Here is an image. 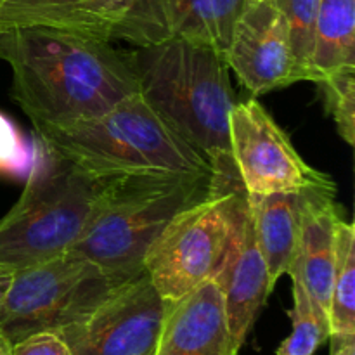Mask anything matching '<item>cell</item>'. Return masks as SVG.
Segmentation results:
<instances>
[{"instance_id": "cell-1", "label": "cell", "mask_w": 355, "mask_h": 355, "mask_svg": "<svg viewBox=\"0 0 355 355\" xmlns=\"http://www.w3.org/2000/svg\"><path fill=\"white\" fill-rule=\"evenodd\" d=\"M12 99L33 127L96 118L141 90L132 54L104 38L44 26L0 30Z\"/></svg>"}, {"instance_id": "cell-2", "label": "cell", "mask_w": 355, "mask_h": 355, "mask_svg": "<svg viewBox=\"0 0 355 355\" xmlns=\"http://www.w3.org/2000/svg\"><path fill=\"white\" fill-rule=\"evenodd\" d=\"M37 139L61 158L121 184L211 179L214 168L141 92L96 118L35 127Z\"/></svg>"}, {"instance_id": "cell-3", "label": "cell", "mask_w": 355, "mask_h": 355, "mask_svg": "<svg viewBox=\"0 0 355 355\" xmlns=\"http://www.w3.org/2000/svg\"><path fill=\"white\" fill-rule=\"evenodd\" d=\"M120 184L85 172L37 139L23 193L0 218V263L17 270L71 252Z\"/></svg>"}, {"instance_id": "cell-4", "label": "cell", "mask_w": 355, "mask_h": 355, "mask_svg": "<svg viewBox=\"0 0 355 355\" xmlns=\"http://www.w3.org/2000/svg\"><path fill=\"white\" fill-rule=\"evenodd\" d=\"M132 61L144 99L207 156L211 168H231L229 116L238 101L224 55L170 40L139 47Z\"/></svg>"}, {"instance_id": "cell-5", "label": "cell", "mask_w": 355, "mask_h": 355, "mask_svg": "<svg viewBox=\"0 0 355 355\" xmlns=\"http://www.w3.org/2000/svg\"><path fill=\"white\" fill-rule=\"evenodd\" d=\"M246 194L234 168L214 172L207 196L170 220L144 257V272L166 304L214 279Z\"/></svg>"}, {"instance_id": "cell-6", "label": "cell", "mask_w": 355, "mask_h": 355, "mask_svg": "<svg viewBox=\"0 0 355 355\" xmlns=\"http://www.w3.org/2000/svg\"><path fill=\"white\" fill-rule=\"evenodd\" d=\"M211 179L120 184L87 225L71 252L107 274L132 279L144 257L177 214L207 196Z\"/></svg>"}, {"instance_id": "cell-7", "label": "cell", "mask_w": 355, "mask_h": 355, "mask_svg": "<svg viewBox=\"0 0 355 355\" xmlns=\"http://www.w3.org/2000/svg\"><path fill=\"white\" fill-rule=\"evenodd\" d=\"M127 281L75 252L14 270L0 298V335L16 343L31 333L59 331Z\"/></svg>"}, {"instance_id": "cell-8", "label": "cell", "mask_w": 355, "mask_h": 355, "mask_svg": "<svg viewBox=\"0 0 355 355\" xmlns=\"http://www.w3.org/2000/svg\"><path fill=\"white\" fill-rule=\"evenodd\" d=\"M229 153L246 196L336 187L331 177L302 158L286 132L257 99L232 107Z\"/></svg>"}, {"instance_id": "cell-9", "label": "cell", "mask_w": 355, "mask_h": 355, "mask_svg": "<svg viewBox=\"0 0 355 355\" xmlns=\"http://www.w3.org/2000/svg\"><path fill=\"white\" fill-rule=\"evenodd\" d=\"M166 309L142 272L58 333L71 355H155Z\"/></svg>"}, {"instance_id": "cell-10", "label": "cell", "mask_w": 355, "mask_h": 355, "mask_svg": "<svg viewBox=\"0 0 355 355\" xmlns=\"http://www.w3.org/2000/svg\"><path fill=\"white\" fill-rule=\"evenodd\" d=\"M224 59L253 97L304 82L290 28L272 0L245 2Z\"/></svg>"}, {"instance_id": "cell-11", "label": "cell", "mask_w": 355, "mask_h": 355, "mask_svg": "<svg viewBox=\"0 0 355 355\" xmlns=\"http://www.w3.org/2000/svg\"><path fill=\"white\" fill-rule=\"evenodd\" d=\"M245 0H139L113 38L135 47L182 40L224 55Z\"/></svg>"}, {"instance_id": "cell-12", "label": "cell", "mask_w": 355, "mask_h": 355, "mask_svg": "<svg viewBox=\"0 0 355 355\" xmlns=\"http://www.w3.org/2000/svg\"><path fill=\"white\" fill-rule=\"evenodd\" d=\"M224 297L229 331L239 347L245 343L260 309L272 293L266 259L257 241L248 200L241 208L231 245L214 277Z\"/></svg>"}, {"instance_id": "cell-13", "label": "cell", "mask_w": 355, "mask_h": 355, "mask_svg": "<svg viewBox=\"0 0 355 355\" xmlns=\"http://www.w3.org/2000/svg\"><path fill=\"white\" fill-rule=\"evenodd\" d=\"M225 318L224 297L208 279L168 304L155 355H238Z\"/></svg>"}, {"instance_id": "cell-14", "label": "cell", "mask_w": 355, "mask_h": 355, "mask_svg": "<svg viewBox=\"0 0 355 355\" xmlns=\"http://www.w3.org/2000/svg\"><path fill=\"white\" fill-rule=\"evenodd\" d=\"M139 0H2L0 30L44 26L111 40Z\"/></svg>"}, {"instance_id": "cell-15", "label": "cell", "mask_w": 355, "mask_h": 355, "mask_svg": "<svg viewBox=\"0 0 355 355\" xmlns=\"http://www.w3.org/2000/svg\"><path fill=\"white\" fill-rule=\"evenodd\" d=\"M328 191H336V187L246 196L272 290L293 263L309 207L318 194Z\"/></svg>"}, {"instance_id": "cell-16", "label": "cell", "mask_w": 355, "mask_h": 355, "mask_svg": "<svg viewBox=\"0 0 355 355\" xmlns=\"http://www.w3.org/2000/svg\"><path fill=\"white\" fill-rule=\"evenodd\" d=\"M336 191L315 196L305 214L297 255L288 272H297L312 302L328 318L336 257V225L342 214Z\"/></svg>"}, {"instance_id": "cell-17", "label": "cell", "mask_w": 355, "mask_h": 355, "mask_svg": "<svg viewBox=\"0 0 355 355\" xmlns=\"http://www.w3.org/2000/svg\"><path fill=\"white\" fill-rule=\"evenodd\" d=\"M355 66V0H319L312 82Z\"/></svg>"}, {"instance_id": "cell-18", "label": "cell", "mask_w": 355, "mask_h": 355, "mask_svg": "<svg viewBox=\"0 0 355 355\" xmlns=\"http://www.w3.org/2000/svg\"><path fill=\"white\" fill-rule=\"evenodd\" d=\"M329 336L355 335V229L340 218L328 309Z\"/></svg>"}, {"instance_id": "cell-19", "label": "cell", "mask_w": 355, "mask_h": 355, "mask_svg": "<svg viewBox=\"0 0 355 355\" xmlns=\"http://www.w3.org/2000/svg\"><path fill=\"white\" fill-rule=\"evenodd\" d=\"M293 281V309L290 311L291 333L277 347L276 355H314L329 340V322L312 302L297 272H288Z\"/></svg>"}, {"instance_id": "cell-20", "label": "cell", "mask_w": 355, "mask_h": 355, "mask_svg": "<svg viewBox=\"0 0 355 355\" xmlns=\"http://www.w3.org/2000/svg\"><path fill=\"white\" fill-rule=\"evenodd\" d=\"M290 28L295 58L304 75V82H312V54H314L315 23L319 0H272Z\"/></svg>"}, {"instance_id": "cell-21", "label": "cell", "mask_w": 355, "mask_h": 355, "mask_svg": "<svg viewBox=\"0 0 355 355\" xmlns=\"http://www.w3.org/2000/svg\"><path fill=\"white\" fill-rule=\"evenodd\" d=\"M324 92L328 113L349 146L355 142V66L331 73L318 83Z\"/></svg>"}, {"instance_id": "cell-22", "label": "cell", "mask_w": 355, "mask_h": 355, "mask_svg": "<svg viewBox=\"0 0 355 355\" xmlns=\"http://www.w3.org/2000/svg\"><path fill=\"white\" fill-rule=\"evenodd\" d=\"M35 155V142L28 144L19 127L0 113V175L26 177Z\"/></svg>"}, {"instance_id": "cell-23", "label": "cell", "mask_w": 355, "mask_h": 355, "mask_svg": "<svg viewBox=\"0 0 355 355\" xmlns=\"http://www.w3.org/2000/svg\"><path fill=\"white\" fill-rule=\"evenodd\" d=\"M10 355H71L58 331H37L12 343Z\"/></svg>"}, {"instance_id": "cell-24", "label": "cell", "mask_w": 355, "mask_h": 355, "mask_svg": "<svg viewBox=\"0 0 355 355\" xmlns=\"http://www.w3.org/2000/svg\"><path fill=\"white\" fill-rule=\"evenodd\" d=\"M331 354L329 355H355V335L329 336Z\"/></svg>"}, {"instance_id": "cell-25", "label": "cell", "mask_w": 355, "mask_h": 355, "mask_svg": "<svg viewBox=\"0 0 355 355\" xmlns=\"http://www.w3.org/2000/svg\"><path fill=\"white\" fill-rule=\"evenodd\" d=\"M12 276H14V269L0 263V298L3 297V293H6L7 288H9L10 281H12Z\"/></svg>"}, {"instance_id": "cell-26", "label": "cell", "mask_w": 355, "mask_h": 355, "mask_svg": "<svg viewBox=\"0 0 355 355\" xmlns=\"http://www.w3.org/2000/svg\"><path fill=\"white\" fill-rule=\"evenodd\" d=\"M10 349H12V343L0 335V355H10Z\"/></svg>"}, {"instance_id": "cell-27", "label": "cell", "mask_w": 355, "mask_h": 355, "mask_svg": "<svg viewBox=\"0 0 355 355\" xmlns=\"http://www.w3.org/2000/svg\"><path fill=\"white\" fill-rule=\"evenodd\" d=\"M245 2H263V0H245Z\"/></svg>"}, {"instance_id": "cell-28", "label": "cell", "mask_w": 355, "mask_h": 355, "mask_svg": "<svg viewBox=\"0 0 355 355\" xmlns=\"http://www.w3.org/2000/svg\"><path fill=\"white\" fill-rule=\"evenodd\" d=\"M0 2H2V0H0Z\"/></svg>"}]
</instances>
